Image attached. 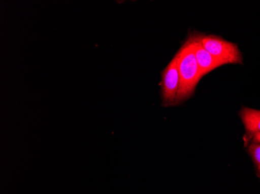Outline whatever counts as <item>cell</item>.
Returning <instances> with one entry per match:
<instances>
[{
	"label": "cell",
	"instance_id": "cell-1",
	"mask_svg": "<svg viewBox=\"0 0 260 194\" xmlns=\"http://www.w3.org/2000/svg\"><path fill=\"white\" fill-rule=\"evenodd\" d=\"M177 55L180 86L177 96L176 104L182 103L192 96L197 85L202 78L190 38H188L182 45Z\"/></svg>",
	"mask_w": 260,
	"mask_h": 194
},
{
	"label": "cell",
	"instance_id": "cell-2",
	"mask_svg": "<svg viewBox=\"0 0 260 194\" xmlns=\"http://www.w3.org/2000/svg\"><path fill=\"white\" fill-rule=\"evenodd\" d=\"M203 46L223 65L242 64V55L235 44L213 35H200Z\"/></svg>",
	"mask_w": 260,
	"mask_h": 194
},
{
	"label": "cell",
	"instance_id": "cell-3",
	"mask_svg": "<svg viewBox=\"0 0 260 194\" xmlns=\"http://www.w3.org/2000/svg\"><path fill=\"white\" fill-rule=\"evenodd\" d=\"M179 86L180 77L178 67V55L176 54L162 72L161 97L164 106L176 104Z\"/></svg>",
	"mask_w": 260,
	"mask_h": 194
},
{
	"label": "cell",
	"instance_id": "cell-4",
	"mask_svg": "<svg viewBox=\"0 0 260 194\" xmlns=\"http://www.w3.org/2000/svg\"><path fill=\"white\" fill-rule=\"evenodd\" d=\"M189 38L192 42V48H193L197 64L200 68L201 77L207 75L215 68L221 65H224L203 46L202 43L200 42V35H192Z\"/></svg>",
	"mask_w": 260,
	"mask_h": 194
},
{
	"label": "cell",
	"instance_id": "cell-5",
	"mask_svg": "<svg viewBox=\"0 0 260 194\" xmlns=\"http://www.w3.org/2000/svg\"><path fill=\"white\" fill-rule=\"evenodd\" d=\"M241 118L247 132L253 135L260 133V110L243 108L241 111Z\"/></svg>",
	"mask_w": 260,
	"mask_h": 194
},
{
	"label": "cell",
	"instance_id": "cell-6",
	"mask_svg": "<svg viewBox=\"0 0 260 194\" xmlns=\"http://www.w3.org/2000/svg\"><path fill=\"white\" fill-rule=\"evenodd\" d=\"M249 151L260 172V144H251Z\"/></svg>",
	"mask_w": 260,
	"mask_h": 194
},
{
	"label": "cell",
	"instance_id": "cell-7",
	"mask_svg": "<svg viewBox=\"0 0 260 194\" xmlns=\"http://www.w3.org/2000/svg\"><path fill=\"white\" fill-rule=\"evenodd\" d=\"M253 141L257 144H260V133L253 135Z\"/></svg>",
	"mask_w": 260,
	"mask_h": 194
}]
</instances>
